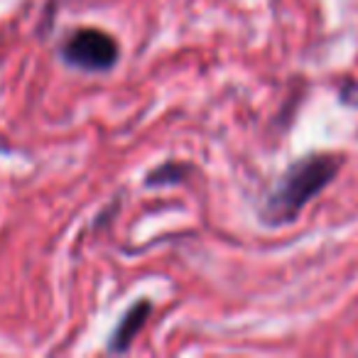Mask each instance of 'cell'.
<instances>
[{"instance_id": "6da1fadb", "label": "cell", "mask_w": 358, "mask_h": 358, "mask_svg": "<svg viewBox=\"0 0 358 358\" xmlns=\"http://www.w3.org/2000/svg\"><path fill=\"white\" fill-rule=\"evenodd\" d=\"M338 169H341V157L336 155H312L292 164L265 204V221L268 224L294 221L299 211L336 177Z\"/></svg>"}, {"instance_id": "7a4b0ae2", "label": "cell", "mask_w": 358, "mask_h": 358, "mask_svg": "<svg viewBox=\"0 0 358 358\" xmlns=\"http://www.w3.org/2000/svg\"><path fill=\"white\" fill-rule=\"evenodd\" d=\"M71 66L86 71H106L118 62V45L101 30H79L64 42L62 50Z\"/></svg>"}, {"instance_id": "3957f363", "label": "cell", "mask_w": 358, "mask_h": 358, "mask_svg": "<svg viewBox=\"0 0 358 358\" xmlns=\"http://www.w3.org/2000/svg\"><path fill=\"white\" fill-rule=\"evenodd\" d=\"M150 312H152V304L145 302V299L133 304V307L128 309V314L120 319L118 327H115L113 336H110V351H128L133 338L138 336V331L145 327V322H148Z\"/></svg>"}, {"instance_id": "277c9868", "label": "cell", "mask_w": 358, "mask_h": 358, "mask_svg": "<svg viewBox=\"0 0 358 358\" xmlns=\"http://www.w3.org/2000/svg\"><path fill=\"white\" fill-rule=\"evenodd\" d=\"M187 174L185 167H179V164H162L159 169H155L152 174L148 177V185H177V182H182Z\"/></svg>"}]
</instances>
